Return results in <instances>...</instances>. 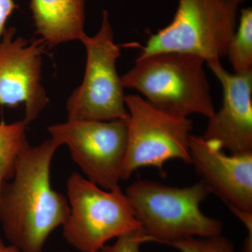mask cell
Segmentation results:
<instances>
[{
    "mask_svg": "<svg viewBox=\"0 0 252 252\" xmlns=\"http://www.w3.org/2000/svg\"><path fill=\"white\" fill-rule=\"evenodd\" d=\"M61 145L50 137L23 148L14 176L0 190V223L21 252H42L46 240L69 213L67 199L51 185V165Z\"/></svg>",
    "mask_w": 252,
    "mask_h": 252,
    "instance_id": "cell-1",
    "label": "cell"
},
{
    "mask_svg": "<svg viewBox=\"0 0 252 252\" xmlns=\"http://www.w3.org/2000/svg\"><path fill=\"white\" fill-rule=\"evenodd\" d=\"M203 58L185 53L164 52L137 59L124 74V89H133L165 112L189 117L215 114L210 83Z\"/></svg>",
    "mask_w": 252,
    "mask_h": 252,
    "instance_id": "cell-2",
    "label": "cell"
},
{
    "mask_svg": "<svg viewBox=\"0 0 252 252\" xmlns=\"http://www.w3.org/2000/svg\"><path fill=\"white\" fill-rule=\"evenodd\" d=\"M209 193L203 181L178 188L138 180L126 192L142 230L154 242L167 245L181 239L221 234L220 221L200 210Z\"/></svg>",
    "mask_w": 252,
    "mask_h": 252,
    "instance_id": "cell-3",
    "label": "cell"
},
{
    "mask_svg": "<svg viewBox=\"0 0 252 252\" xmlns=\"http://www.w3.org/2000/svg\"><path fill=\"white\" fill-rule=\"evenodd\" d=\"M245 0H178L172 22L152 34L137 59L164 52L185 53L205 63L226 56Z\"/></svg>",
    "mask_w": 252,
    "mask_h": 252,
    "instance_id": "cell-4",
    "label": "cell"
},
{
    "mask_svg": "<svg viewBox=\"0 0 252 252\" xmlns=\"http://www.w3.org/2000/svg\"><path fill=\"white\" fill-rule=\"evenodd\" d=\"M67 190L69 213L63 235L78 251L99 252L112 239L142 229L121 188L105 190L74 172Z\"/></svg>",
    "mask_w": 252,
    "mask_h": 252,
    "instance_id": "cell-5",
    "label": "cell"
},
{
    "mask_svg": "<svg viewBox=\"0 0 252 252\" xmlns=\"http://www.w3.org/2000/svg\"><path fill=\"white\" fill-rule=\"evenodd\" d=\"M81 41L86 52L85 72L67 99V120H127L126 94L117 69L122 52L114 40L108 11L102 13L98 32L93 36L86 34Z\"/></svg>",
    "mask_w": 252,
    "mask_h": 252,
    "instance_id": "cell-6",
    "label": "cell"
},
{
    "mask_svg": "<svg viewBox=\"0 0 252 252\" xmlns=\"http://www.w3.org/2000/svg\"><path fill=\"white\" fill-rule=\"evenodd\" d=\"M127 145L122 180L142 167L162 171L165 162L179 159L191 163L189 140L193 122L157 108L138 94H126Z\"/></svg>",
    "mask_w": 252,
    "mask_h": 252,
    "instance_id": "cell-7",
    "label": "cell"
},
{
    "mask_svg": "<svg viewBox=\"0 0 252 252\" xmlns=\"http://www.w3.org/2000/svg\"><path fill=\"white\" fill-rule=\"evenodd\" d=\"M51 138L67 146L86 178L100 188H120L127 120L69 121L48 127Z\"/></svg>",
    "mask_w": 252,
    "mask_h": 252,
    "instance_id": "cell-8",
    "label": "cell"
},
{
    "mask_svg": "<svg viewBox=\"0 0 252 252\" xmlns=\"http://www.w3.org/2000/svg\"><path fill=\"white\" fill-rule=\"evenodd\" d=\"M46 49L41 39L29 42L16 36L9 28L0 41V105L25 106L26 125L31 124L49 104L42 82V56Z\"/></svg>",
    "mask_w": 252,
    "mask_h": 252,
    "instance_id": "cell-9",
    "label": "cell"
},
{
    "mask_svg": "<svg viewBox=\"0 0 252 252\" xmlns=\"http://www.w3.org/2000/svg\"><path fill=\"white\" fill-rule=\"evenodd\" d=\"M206 63L222 86L223 102L202 137L230 154L252 153V70L230 73L220 60Z\"/></svg>",
    "mask_w": 252,
    "mask_h": 252,
    "instance_id": "cell-10",
    "label": "cell"
},
{
    "mask_svg": "<svg viewBox=\"0 0 252 252\" xmlns=\"http://www.w3.org/2000/svg\"><path fill=\"white\" fill-rule=\"evenodd\" d=\"M190 159L210 193L228 207L252 212V153L226 154L218 144L191 135Z\"/></svg>",
    "mask_w": 252,
    "mask_h": 252,
    "instance_id": "cell-11",
    "label": "cell"
},
{
    "mask_svg": "<svg viewBox=\"0 0 252 252\" xmlns=\"http://www.w3.org/2000/svg\"><path fill=\"white\" fill-rule=\"evenodd\" d=\"M86 0H31L36 33L48 49L86 35Z\"/></svg>",
    "mask_w": 252,
    "mask_h": 252,
    "instance_id": "cell-12",
    "label": "cell"
},
{
    "mask_svg": "<svg viewBox=\"0 0 252 252\" xmlns=\"http://www.w3.org/2000/svg\"><path fill=\"white\" fill-rule=\"evenodd\" d=\"M23 121L0 124V190L14 176L20 154L29 142Z\"/></svg>",
    "mask_w": 252,
    "mask_h": 252,
    "instance_id": "cell-13",
    "label": "cell"
},
{
    "mask_svg": "<svg viewBox=\"0 0 252 252\" xmlns=\"http://www.w3.org/2000/svg\"><path fill=\"white\" fill-rule=\"evenodd\" d=\"M226 56L234 73L242 74L252 70V9L240 11L238 30L235 31L227 49Z\"/></svg>",
    "mask_w": 252,
    "mask_h": 252,
    "instance_id": "cell-14",
    "label": "cell"
},
{
    "mask_svg": "<svg viewBox=\"0 0 252 252\" xmlns=\"http://www.w3.org/2000/svg\"><path fill=\"white\" fill-rule=\"evenodd\" d=\"M169 245L180 252H235L233 243L221 234L206 238L191 237L181 239Z\"/></svg>",
    "mask_w": 252,
    "mask_h": 252,
    "instance_id": "cell-15",
    "label": "cell"
},
{
    "mask_svg": "<svg viewBox=\"0 0 252 252\" xmlns=\"http://www.w3.org/2000/svg\"><path fill=\"white\" fill-rule=\"evenodd\" d=\"M154 242L142 229L134 230L117 238L113 245H105L99 252H141L144 243Z\"/></svg>",
    "mask_w": 252,
    "mask_h": 252,
    "instance_id": "cell-16",
    "label": "cell"
},
{
    "mask_svg": "<svg viewBox=\"0 0 252 252\" xmlns=\"http://www.w3.org/2000/svg\"><path fill=\"white\" fill-rule=\"evenodd\" d=\"M229 208L248 229V237L244 242L243 252H252V212L233 207H229Z\"/></svg>",
    "mask_w": 252,
    "mask_h": 252,
    "instance_id": "cell-17",
    "label": "cell"
},
{
    "mask_svg": "<svg viewBox=\"0 0 252 252\" xmlns=\"http://www.w3.org/2000/svg\"><path fill=\"white\" fill-rule=\"evenodd\" d=\"M14 0H0V41L6 31V24L16 8Z\"/></svg>",
    "mask_w": 252,
    "mask_h": 252,
    "instance_id": "cell-18",
    "label": "cell"
},
{
    "mask_svg": "<svg viewBox=\"0 0 252 252\" xmlns=\"http://www.w3.org/2000/svg\"><path fill=\"white\" fill-rule=\"evenodd\" d=\"M0 252H21L14 245H11L10 246L5 245L2 240L0 238Z\"/></svg>",
    "mask_w": 252,
    "mask_h": 252,
    "instance_id": "cell-19",
    "label": "cell"
},
{
    "mask_svg": "<svg viewBox=\"0 0 252 252\" xmlns=\"http://www.w3.org/2000/svg\"></svg>",
    "mask_w": 252,
    "mask_h": 252,
    "instance_id": "cell-20",
    "label": "cell"
}]
</instances>
